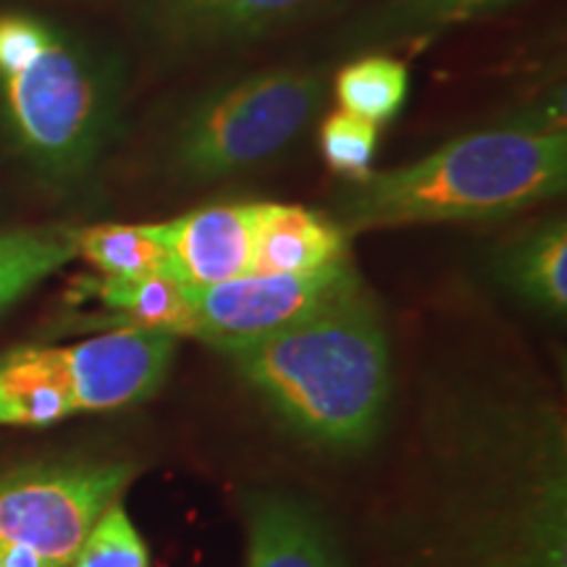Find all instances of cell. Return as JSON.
Returning <instances> with one entry per match:
<instances>
[{
  "label": "cell",
  "instance_id": "cell-5",
  "mask_svg": "<svg viewBox=\"0 0 567 567\" xmlns=\"http://www.w3.org/2000/svg\"><path fill=\"white\" fill-rule=\"evenodd\" d=\"M323 76L266 69L203 92L168 134L163 158L182 182H218L289 151L323 109Z\"/></svg>",
  "mask_w": 567,
  "mask_h": 567
},
{
  "label": "cell",
  "instance_id": "cell-12",
  "mask_svg": "<svg viewBox=\"0 0 567 567\" xmlns=\"http://www.w3.org/2000/svg\"><path fill=\"white\" fill-rule=\"evenodd\" d=\"M347 234L334 218L305 205L258 203L252 274H310L350 258Z\"/></svg>",
  "mask_w": 567,
  "mask_h": 567
},
{
  "label": "cell",
  "instance_id": "cell-1",
  "mask_svg": "<svg viewBox=\"0 0 567 567\" xmlns=\"http://www.w3.org/2000/svg\"><path fill=\"white\" fill-rule=\"evenodd\" d=\"M436 567H567L563 421L536 402H486L452 436Z\"/></svg>",
  "mask_w": 567,
  "mask_h": 567
},
{
  "label": "cell",
  "instance_id": "cell-7",
  "mask_svg": "<svg viewBox=\"0 0 567 567\" xmlns=\"http://www.w3.org/2000/svg\"><path fill=\"white\" fill-rule=\"evenodd\" d=\"M360 281L347 258L310 274H247L210 287H189L187 337L226 354L305 321Z\"/></svg>",
  "mask_w": 567,
  "mask_h": 567
},
{
  "label": "cell",
  "instance_id": "cell-2",
  "mask_svg": "<svg viewBox=\"0 0 567 567\" xmlns=\"http://www.w3.org/2000/svg\"><path fill=\"white\" fill-rule=\"evenodd\" d=\"M292 434L323 450H363L392 396L384 316L365 281L279 334L226 352Z\"/></svg>",
  "mask_w": 567,
  "mask_h": 567
},
{
  "label": "cell",
  "instance_id": "cell-20",
  "mask_svg": "<svg viewBox=\"0 0 567 567\" xmlns=\"http://www.w3.org/2000/svg\"><path fill=\"white\" fill-rule=\"evenodd\" d=\"M318 151H321L329 172L342 176L347 184L363 182L375 172L373 161L379 151V126L337 109L321 122Z\"/></svg>",
  "mask_w": 567,
  "mask_h": 567
},
{
  "label": "cell",
  "instance_id": "cell-6",
  "mask_svg": "<svg viewBox=\"0 0 567 567\" xmlns=\"http://www.w3.org/2000/svg\"><path fill=\"white\" fill-rule=\"evenodd\" d=\"M134 465L63 460L0 476V557L34 555L45 567H71L109 509L122 502Z\"/></svg>",
  "mask_w": 567,
  "mask_h": 567
},
{
  "label": "cell",
  "instance_id": "cell-15",
  "mask_svg": "<svg viewBox=\"0 0 567 567\" xmlns=\"http://www.w3.org/2000/svg\"><path fill=\"white\" fill-rule=\"evenodd\" d=\"M496 274L520 300L565 316L567 310V224L565 218L534 226L499 252Z\"/></svg>",
  "mask_w": 567,
  "mask_h": 567
},
{
  "label": "cell",
  "instance_id": "cell-19",
  "mask_svg": "<svg viewBox=\"0 0 567 567\" xmlns=\"http://www.w3.org/2000/svg\"><path fill=\"white\" fill-rule=\"evenodd\" d=\"M410 71L402 61L384 53H368L347 63L334 76L339 109L375 126L389 124L408 103Z\"/></svg>",
  "mask_w": 567,
  "mask_h": 567
},
{
  "label": "cell",
  "instance_id": "cell-16",
  "mask_svg": "<svg viewBox=\"0 0 567 567\" xmlns=\"http://www.w3.org/2000/svg\"><path fill=\"white\" fill-rule=\"evenodd\" d=\"M87 295L97 297L109 310L111 329H147L168 337H187L189 331V284L168 274L113 279L97 276L84 281Z\"/></svg>",
  "mask_w": 567,
  "mask_h": 567
},
{
  "label": "cell",
  "instance_id": "cell-18",
  "mask_svg": "<svg viewBox=\"0 0 567 567\" xmlns=\"http://www.w3.org/2000/svg\"><path fill=\"white\" fill-rule=\"evenodd\" d=\"M76 258V229L32 226L0 231V313Z\"/></svg>",
  "mask_w": 567,
  "mask_h": 567
},
{
  "label": "cell",
  "instance_id": "cell-14",
  "mask_svg": "<svg viewBox=\"0 0 567 567\" xmlns=\"http://www.w3.org/2000/svg\"><path fill=\"white\" fill-rule=\"evenodd\" d=\"M526 0H381L344 32V45L389 51L436 40L439 34L496 17Z\"/></svg>",
  "mask_w": 567,
  "mask_h": 567
},
{
  "label": "cell",
  "instance_id": "cell-8",
  "mask_svg": "<svg viewBox=\"0 0 567 567\" xmlns=\"http://www.w3.org/2000/svg\"><path fill=\"white\" fill-rule=\"evenodd\" d=\"M334 0H137L134 27L153 53L197 55L245 45Z\"/></svg>",
  "mask_w": 567,
  "mask_h": 567
},
{
  "label": "cell",
  "instance_id": "cell-10",
  "mask_svg": "<svg viewBox=\"0 0 567 567\" xmlns=\"http://www.w3.org/2000/svg\"><path fill=\"white\" fill-rule=\"evenodd\" d=\"M258 203H216L161 221L174 276L189 287H210L252 274Z\"/></svg>",
  "mask_w": 567,
  "mask_h": 567
},
{
  "label": "cell",
  "instance_id": "cell-11",
  "mask_svg": "<svg viewBox=\"0 0 567 567\" xmlns=\"http://www.w3.org/2000/svg\"><path fill=\"white\" fill-rule=\"evenodd\" d=\"M245 567H344L313 507L281 492L245 499Z\"/></svg>",
  "mask_w": 567,
  "mask_h": 567
},
{
  "label": "cell",
  "instance_id": "cell-9",
  "mask_svg": "<svg viewBox=\"0 0 567 567\" xmlns=\"http://www.w3.org/2000/svg\"><path fill=\"white\" fill-rule=\"evenodd\" d=\"M176 337L147 329H109L63 344L80 413H103L151 400L174 363Z\"/></svg>",
  "mask_w": 567,
  "mask_h": 567
},
{
  "label": "cell",
  "instance_id": "cell-21",
  "mask_svg": "<svg viewBox=\"0 0 567 567\" xmlns=\"http://www.w3.org/2000/svg\"><path fill=\"white\" fill-rule=\"evenodd\" d=\"M71 567H151L145 542L122 502L97 520Z\"/></svg>",
  "mask_w": 567,
  "mask_h": 567
},
{
  "label": "cell",
  "instance_id": "cell-13",
  "mask_svg": "<svg viewBox=\"0 0 567 567\" xmlns=\"http://www.w3.org/2000/svg\"><path fill=\"white\" fill-rule=\"evenodd\" d=\"M76 413L63 347L21 344L0 354V425L42 429Z\"/></svg>",
  "mask_w": 567,
  "mask_h": 567
},
{
  "label": "cell",
  "instance_id": "cell-4",
  "mask_svg": "<svg viewBox=\"0 0 567 567\" xmlns=\"http://www.w3.org/2000/svg\"><path fill=\"white\" fill-rule=\"evenodd\" d=\"M116 55L53 19L0 13V111L17 151L55 187L82 182L122 126Z\"/></svg>",
  "mask_w": 567,
  "mask_h": 567
},
{
  "label": "cell",
  "instance_id": "cell-3",
  "mask_svg": "<svg viewBox=\"0 0 567 567\" xmlns=\"http://www.w3.org/2000/svg\"><path fill=\"white\" fill-rule=\"evenodd\" d=\"M565 187V124L517 118L465 132L413 163L347 184L334 221L347 234L496 221L555 200Z\"/></svg>",
  "mask_w": 567,
  "mask_h": 567
},
{
  "label": "cell",
  "instance_id": "cell-17",
  "mask_svg": "<svg viewBox=\"0 0 567 567\" xmlns=\"http://www.w3.org/2000/svg\"><path fill=\"white\" fill-rule=\"evenodd\" d=\"M76 258H84L97 274L113 279L174 276L161 224H97L76 229Z\"/></svg>",
  "mask_w": 567,
  "mask_h": 567
}]
</instances>
